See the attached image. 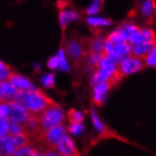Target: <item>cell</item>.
<instances>
[{
	"label": "cell",
	"mask_w": 156,
	"mask_h": 156,
	"mask_svg": "<svg viewBox=\"0 0 156 156\" xmlns=\"http://www.w3.org/2000/svg\"><path fill=\"white\" fill-rule=\"evenodd\" d=\"M13 100L21 104L29 113L35 115L41 114L44 110L55 103L49 97L38 89L30 91L18 90Z\"/></svg>",
	"instance_id": "cell-1"
},
{
	"label": "cell",
	"mask_w": 156,
	"mask_h": 156,
	"mask_svg": "<svg viewBox=\"0 0 156 156\" xmlns=\"http://www.w3.org/2000/svg\"><path fill=\"white\" fill-rule=\"evenodd\" d=\"M132 54V46L113 29L105 36L104 55L110 57L118 63Z\"/></svg>",
	"instance_id": "cell-2"
},
{
	"label": "cell",
	"mask_w": 156,
	"mask_h": 156,
	"mask_svg": "<svg viewBox=\"0 0 156 156\" xmlns=\"http://www.w3.org/2000/svg\"><path fill=\"white\" fill-rule=\"evenodd\" d=\"M119 76V63L106 55H103L96 69L90 76V85L101 82H112Z\"/></svg>",
	"instance_id": "cell-3"
},
{
	"label": "cell",
	"mask_w": 156,
	"mask_h": 156,
	"mask_svg": "<svg viewBox=\"0 0 156 156\" xmlns=\"http://www.w3.org/2000/svg\"><path fill=\"white\" fill-rule=\"evenodd\" d=\"M64 117L62 108L57 103H54L39 115L40 127L43 131H46L55 126L62 124Z\"/></svg>",
	"instance_id": "cell-4"
},
{
	"label": "cell",
	"mask_w": 156,
	"mask_h": 156,
	"mask_svg": "<svg viewBox=\"0 0 156 156\" xmlns=\"http://www.w3.org/2000/svg\"><path fill=\"white\" fill-rule=\"evenodd\" d=\"M67 127H65L63 124L55 126L51 128L50 130L43 131L42 136L41 139V144L44 148L43 150H55L58 142L67 135Z\"/></svg>",
	"instance_id": "cell-5"
},
{
	"label": "cell",
	"mask_w": 156,
	"mask_h": 156,
	"mask_svg": "<svg viewBox=\"0 0 156 156\" xmlns=\"http://www.w3.org/2000/svg\"><path fill=\"white\" fill-rule=\"evenodd\" d=\"M145 66L146 65H145L143 59L137 58L131 54L130 56L124 58L119 63V76H133L141 72Z\"/></svg>",
	"instance_id": "cell-6"
},
{
	"label": "cell",
	"mask_w": 156,
	"mask_h": 156,
	"mask_svg": "<svg viewBox=\"0 0 156 156\" xmlns=\"http://www.w3.org/2000/svg\"><path fill=\"white\" fill-rule=\"evenodd\" d=\"M7 104L9 106V113L7 118L9 122L25 125L32 116L31 113H29L27 110H26L21 104L17 103L14 100L7 101Z\"/></svg>",
	"instance_id": "cell-7"
},
{
	"label": "cell",
	"mask_w": 156,
	"mask_h": 156,
	"mask_svg": "<svg viewBox=\"0 0 156 156\" xmlns=\"http://www.w3.org/2000/svg\"><path fill=\"white\" fill-rule=\"evenodd\" d=\"M65 52L68 55V57L74 62L82 60L87 54L83 43L74 38H72L67 42Z\"/></svg>",
	"instance_id": "cell-8"
},
{
	"label": "cell",
	"mask_w": 156,
	"mask_h": 156,
	"mask_svg": "<svg viewBox=\"0 0 156 156\" xmlns=\"http://www.w3.org/2000/svg\"><path fill=\"white\" fill-rule=\"evenodd\" d=\"M111 86H112V84L108 82H101L91 86V97L93 102L96 105L102 106L106 102L109 96V92L111 90Z\"/></svg>",
	"instance_id": "cell-9"
},
{
	"label": "cell",
	"mask_w": 156,
	"mask_h": 156,
	"mask_svg": "<svg viewBox=\"0 0 156 156\" xmlns=\"http://www.w3.org/2000/svg\"><path fill=\"white\" fill-rule=\"evenodd\" d=\"M145 42H156L155 32L149 27H139L138 30L136 32V34L131 38L129 44L131 46H133V44Z\"/></svg>",
	"instance_id": "cell-10"
},
{
	"label": "cell",
	"mask_w": 156,
	"mask_h": 156,
	"mask_svg": "<svg viewBox=\"0 0 156 156\" xmlns=\"http://www.w3.org/2000/svg\"><path fill=\"white\" fill-rule=\"evenodd\" d=\"M55 150H57L58 152V154H60V155H76V154H78L74 141L69 135H66L65 136H63V138L58 142Z\"/></svg>",
	"instance_id": "cell-11"
},
{
	"label": "cell",
	"mask_w": 156,
	"mask_h": 156,
	"mask_svg": "<svg viewBox=\"0 0 156 156\" xmlns=\"http://www.w3.org/2000/svg\"><path fill=\"white\" fill-rule=\"evenodd\" d=\"M139 26H137L133 22H123L122 24L118 26L115 30L123 38L126 42H130L131 38L136 34V32L138 30Z\"/></svg>",
	"instance_id": "cell-12"
},
{
	"label": "cell",
	"mask_w": 156,
	"mask_h": 156,
	"mask_svg": "<svg viewBox=\"0 0 156 156\" xmlns=\"http://www.w3.org/2000/svg\"><path fill=\"white\" fill-rule=\"evenodd\" d=\"M80 18V15L75 10L63 8L59 13V24L62 29L68 27L71 23L75 21H78Z\"/></svg>",
	"instance_id": "cell-13"
},
{
	"label": "cell",
	"mask_w": 156,
	"mask_h": 156,
	"mask_svg": "<svg viewBox=\"0 0 156 156\" xmlns=\"http://www.w3.org/2000/svg\"><path fill=\"white\" fill-rule=\"evenodd\" d=\"M90 120L92 126L94 128V130L101 135H105L108 132V128L106 126V124L105 123V121L102 119V117L100 116V115L98 114L97 110L94 107L90 108Z\"/></svg>",
	"instance_id": "cell-14"
},
{
	"label": "cell",
	"mask_w": 156,
	"mask_h": 156,
	"mask_svg": "<svg viewBox=\"0 0 156 156\" xmlns=\"http://www.w3.org/2000/svg\"><path fill=\"white\" fill-rule=\"evenodd\" d=\"M9 82H12L18 90H36V87L34 86L29 80H27V78L21 76L19 74H16V73H12V76H10Z\"/></svg>",
	"instance_id": "cell-15"
},
{
	"label": "cell",
	"mask_w": 156,
	"mask_h": 156,
	"mask_svg": "<svg viewBox=\"0 0 156 156\" xmlns=\"http://www.w3.org/2000/svg\"><path fill=\"white\" fill-rule=\"evenodd\" d=\"M86 23L92 29H107L112 26L113 22L111 19L102 15H92L86 18Z\"/></svg>",
	"instance_id": "cell-16"
},
{
	"label": "cell",
	"mask_w": 156,
	"mask_h": 156,
	"mask_svg": "<svg viewBox=\"0 0 156 156\" xmlns=\"http://www.w3.org/2000/svg\"><path fill=\"white\" fill-rule=\"evenodd\" d=\"M154 43L145 42V43H139V44H133L132 46V55L144 60L147 57V55L150 53V51L151 50Z\"/></svg>",
	"instance_id": "cell-17"
},
{
	"label": "cell",
	"mask_w": 156,
	"mask_h": 156,
	"mask_svg": "<svg viewBox=\"0 0 156 156\" xmlns=\"http://www.w3.org/2000/svg\"><path fill=\"white\" fill-rule=\"evenodd\" d=\"M139 13L145 20H150L154 16L155 5L153 0H142L139 5Z\"/></svg>",
	"instance_id": "cell-18"
},
{
	"label": "cell",
	"mask_w": 156,
	"mask_h": 156,
	"mask_svg": "<svg viewBox=\"0 0 156 156\" xmlns=\"http://www.w3.org/2000/svg\"><path fill=\"white\" fill-rule=\"evenodd\" d=\"M105 37L102 35H95L88 42V50L90 52L104 54L105 52Z\"/></svg>",
	"instance_id": "cell-19"
},
{
	"label": "cell",
	"mask_w": 156,
	"mask_h": 156,
	"mask_svg": "<svg viewBox=\"0 0 156 156\" xmlns=\"http://www.w3.org/2000/svg\"><path fill=\"white\" fill-rule=\"evenodd\" d=\"M0 91H1V99L0 100L9 101L10 98L14 97L18 89L10 82H5L0 84Z\"/></svg>",
	"instance_id": "cell-20"
},
{
	"label": "cell",
	"mask_w": 156,
	"mask_h": 156,
	"mask_svg": "<svg viewBox=\"0 0 156 156\" xmlns=\"http://www.w3.org/2000/svg\"><path fill=\"white\" fill-rule=\"evenodd\" d=\"M104 6V0H91L90 5L86 9V13L87 16L98 15L101 13Z\"/></svg>",
	"instance_id": "cell-21"
},
{
	"label": "cell",
	"mask_w": 156,
	"mask_h": 156,
	"mask_svg": "<svg viewBox=\"0 0 156 156\" xmlns=\"http://www.w3.org/2000/svg\"><path fill=\"white\" fill-rule=\"evenodd\" d=\"M104 54H98V53H94V52H90L88 51V53L86 54L85 56V60H86V63L87 66H90L92 69H96V67L98 66L100 61L102 60Z\"/></svg>",
	"instance_id": "cell-22"
},
{
	"label": "cell",
	"mask_w": 156,
	"mask_h": 156,
	"mask_svg": "<svg viewBox=\"0 0 156 156\" xmlns=\"http://www.w3.org/2000/svg\"><path fill=\"white\" fill-rule=\"evenodd\" d=\"M58 69L64 72H69L70 71V64L67 59V54L64 49H59L58 53Z\"/></svg>",
	"instance_id": "cell-23"
},
{
	"label": "cell",
	"mask_w": 156,
	"mask_h": 156,
	"mask_svg": "<svg viewBox=\"0 0 156 156\" xmlns=\"http://www.w3.org/2000/svg\"><path fill=\"white\" fill-rule=\"evenodd\" d=\"M67 116H68L70 123H83L85 119V116L81 111H77L73 109L70 110Z\"/></svg>",
	"instance_id": "cell-24"
},
{
	"label": "cell",
	"mask_w": 156,
	"mask_h": 156,
	"mask_svg": "<svg viewBox=\"0 0 156 156\" xmlns=\"http://www.w3.org/2000/svg\"><path fill=\"white\" fill-rule=\"evenodd\" d=\"M145 65L150 68H156V42L154 43L153 47L147 57L144 59Z\"/></svg>",
	"instance_id": "cell-25"
},
{
	"label": "cell",
	"mask_w": 156,
	"mask_h": 156,
	"mask_svg": "<svg viewBox=\"0 0 156 156\" xmlns=\"http://www.w3.org/2000/svg\"><path fill=\"white\" fill-rule=\"evenodd\" d=\"M67 131L72 135L80 136L85 132V125L84 123H70V125L67 127Z\"/></svg>",
	"instance_id": "cell-26"
},
{
	"label": "cell",
	"mask_w": 156,
	"mask_h": 156,
	"mask_svg": "<svg viewBox=\"0 0 156 156\" xmlns=\"http://www.w3.org/2000/svg\"><path fill=\"white\" fill-rule=\"evenodd\" d=\"M8 133L10 135H27V131L23 125L18 124V123H13V122H9Z\"/></svg>",
	"instance_id": "cell-27"
},
{
	"label": "cell",
	"mask_w": 156,
	"mask_h": 156,
	"mask_svg": "<svg viewBox=\"0 0 156 156\" xmlns=\"http://www.w3.org/2000/svg\"><path fill=\"white\" fill-rule=\"evenodd\" d=\"M37 154L38 150L31 145H27V146L18 149L14 156H37Z\"/></svg>",
	"instance_id": "cell-28"
},
{
	"label": "cell",
	"mask_w": 156,
	"mask_h": 156,
	"mask_svg": "<svg viewBox=\"0 0 156 156\" xmlns=\"http://www.w3.org/2000/svg\"><path fill=\"white\" fill-rule=\"evenodd\" d=\"M9 124V121L7 118V116H0V137L8 135Z\"/></svg>",
	"instance_id": "cell-29"
},
{
	"label": "cell",
	"mask_w": 156,
	"mask_h": 156,
	"mask_svg": "<svg viewBox=\"0 0 156 156\" xmlns=\"http://www.w3.org/2000/svg\"><path fill=\"white\" fill-rule=\"evenodd\" d=\"M41 82L43 86H45L46 88H53L55 85V74L50 73V74L42 76Z\"/></svg>",
	"instance_id": "cell-30"
},
{
	"label": "cell",
	"mask_w": 156,
	"mask_h": 156,
	"mask_svg": "<svg viewBox=\"0 0 156 156\" xmlns=\"http://www.w3.org/2000/svg\"><path fill=\"white\" fill-rule=\"evenodd\" d=\"M47 65L50 69H58V56H54L50 58L47 63Z\"/></svg>",
	"instance_id": "cell-31"
},
{
	"label": "cell",
	"mask_w": 156,
	"mask_h": 156,
	"mask_svg": "<svg viewBox=\"0 0 156 156\" xmlns=\"http://www.w3.org/2000/svg\"><path fill=\"white\" fill-rule=\"evenodd\" d=\"M7 67H9V66L7 64H5L1 60H0V70H1V69H5Z\"/></svg>",
	"instance_id": "cell-32"
},
{
	"label": "cell",
	"mask_w": 156,
	"mask_h": 156,
	"mask_svg": "<svg viewBox=\"0 0 156 156\" xmlns=\"http://www.w3.org/2000/svg\"><path fill=\"white\" fill-rule=\"evenodd\" d=\"M37 156H44V155H43V153H42V152H38Z\"/></svg>",
	"instance_id": "cell-33"
},
{
	"label": "cell",
	"mask_w": 156,
	"mask_h": 156,
	"mask_svg": "<svg viewBox=\"0 0 156 156\" xmlns=\"http://www.w3.org/2000/svg\"><path fill=\"white\" fill-rule=\"evenodd\" d=\"M59 156H79V154H76V155H60L59 154Z\"/></svg>",
	"instance_id": "cell-34"
},
{
	"label": "cell",
	"mask_w": 156,
	"mask_h": 156,
	"mask_svg": "<svg viewBox=\"0 0 156 156\" xmlns=\"http://www.w3.org/2000/svg\"><path fill=\"white\" fill-rule=\"evenodd\" d=\"M0 99H1V91H0Z\"/></svg>",
	"instance_id": "cell-35"
},
{
	"label": "cell",
	"mask_w": 156,
	"mask_h": 156,
	"mask_svg": "<svg viewBox=\"0 0 156 156\" xmlns=\"http://www.w3.org/2000/svg\"><path fill=\"white\" fill-rule=\"evenodd\" d=\"M137 1H142V0H137Z\"/></svg>",
	"instance_id": "cell-36"
}]
</instances>
